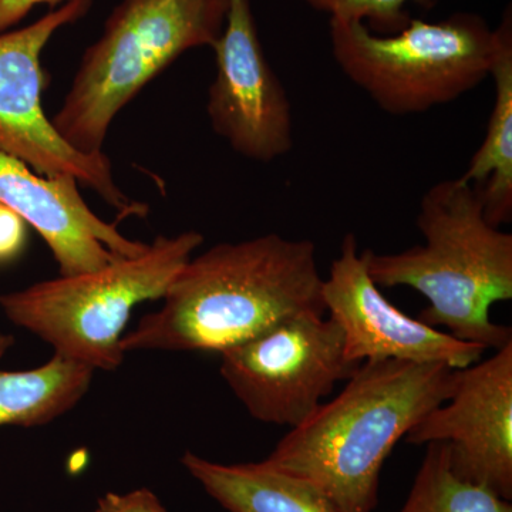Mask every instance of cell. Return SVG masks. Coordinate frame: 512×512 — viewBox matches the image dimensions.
<instances>
[{
	"instance_id": "cell-9",
	"label": "cell",
	"mask_w": 512,
	"mask_h": 512,
	"mask_svg": "<svg viewBox=\"0 0 512 512\" xmlns=\"http://www.w3.org/2000/svg\"><path fill=\"white\" fill-rule=\"evenodd\" d=\"M214 82L207 114L212 130L247 160L272 163L293 147L292 104L259 39L251 0H231L212 46Z\"/></svg>"
},
{
	"instance_id": "cell-11",
	"label": "cell",
	"mask_w": 512,
	"mask_h": 512,
	"mask_svg": "<svg viewBox=\"0 0 512 512\" xmlns=\"http://www.w3.org/2000/svg\"><path fill=\"white\" fill-rule=\"evenodd\" d=\"M322 298L329 318L342 330L346 359L355 365L403 360L464 369L480 362L487 350L410 318L387 301L353 234L343 238L340 254L323 281Z\"/></svg>"
},
{
	"instance_id": "cell-5",
	"label": "cell",
	"mask_w": 512,
	"mask_h": 512,
	"mask_svg": "<svg viewBox=\"0 0 512 512\" xmlns=\"http://www.w3.org/2000/svg\"><path fill=\"white\" fill-rule=\"evenodd\" d=\"M202 244L204 235L197 231L158 237L136 258L0 295V308L10 322L49 343L55 355L94 372L116 370L126 355L121 340L133 309L163 298Z\"/></svg>"
},
{
	"instance_id": "cell-3",
	"label": "cell",
	"mask_w": 512,
	"mask_h": 512,
	"mask_svg": "<svg viewBox=\"0 0 512 512\" xmlns=\"http://www.w3.org/2000/svg\"><path fill=\"white\" fill-rule=\"evenodd\" d=\"M416 225L424 244L394 254L365 249L379 288L407 286L429 301L419 319L454 338L498 350L512 330L490 318L491 306L512 299V235L488 222L483 202L463 178L424 192Z\"/></svg>"
},
{
	"instance_id": "cell-18",
	"label": "cell",
	"mask_w": 512,
	"mask_h": 512,
	"mask_svg": "<svg viewBox=\"0 0 512 512\" xmlns=\"http://www.w3.org/2000/svg\"><path fill=\"white\" fill-rule=\"evenodd\" d=\"M94 512H167L157 495L147 488L126 494L109 493L97 501Z\"/></svg>"
},
{
	"instance_id": "cell-13",
	"label": "cell",
	"mask_w": 512,
	"mask_h": 512,
	"mask_svg": "<svg viewBox=\"0 0 512 512\" xmlns=\"http://www.w3.org/2000/svg\"><path fill=\"white\" fill-rule=\"evenodd\" d=\"M494 103L480 148L471 157L464 181L483 202L484 215L500 228L512 218V10L508 6L494 29L490 76Z\"/></svg>"
},
{
	"instance_id": "cell-7",
	"label": "cell",
	"mask_w": 512,
	"mask_h": 512,
	"mask_svg": "<svg viewBox=\"0 0 512 512\" xmlns=\"http://www.w3.org/2000/svg\"><path fill=\"white\" fill-rule=\"evenodd\" d=\"M93 2L67 0L26 28L0 33V153L18 158L37 174L73 177L121 218L144 217L147 205L124 194L107 154H86L70 146L42 107L43 49L57 30L83 18Z\"/></svg>"
},
{
	"instance_id": "cell-8",
	"label": "cell",
	"mask_w": 512,
	"mask_h": 512,
	"mask_svg": "<svg viewBox=\"0 0 512 512\" xmlns=\"http://www.w3.org/2000/svg\"><path fill=\"white\" fill-rule=\"evenodd\" d=\"M220 355L221 376L248 413L289 429L308 420L360 366L346 359L339 326L319 313L285 320Z\"/></svg>"
},
{
	"instance_id": "cell-4",
	"label": "cell",
	"mask_w": 512,
	"mask_h": 512,
	"mask_svg": "<svg viewBox=\"0 0 512 512\" xmlns=\"http://www.w3.org/2000/svg\"><path fill=\"white\" fill-rule=\"evenodd\" d=\"M231 0H121L103 35L84 52L52 124L86 154L103 153L111 123L181 55L211 47Z\"/></svg>"
},
{
	"instance_id": "cell-17",
	"label": "cell",
	"mask_w": 512,
	"mask_h": 512,
	"mask_svg": "<svg viewBox=\"0 0 512 512\" xmlns=\"http://www.w3.org/2000/svg\"><path fill=\"white\" fill-rule=\"evenodd\" d=\"M330 20L360 22L377 35H393L410 22L409 5L430 6L433 0H305Z\"/></svg>"
},
{
	"instance_id": "cell-19",
	"label": "cell",
	"mask_w": 512,
	"mask_h": 512,
	"mask_svg": "<svg viewBox=\"0 0 512 512\" xmlns=\"http://www.w3.org/2000/svg\"><path fill=\"white\" fill-rule=\"evenodd\" d=\"M63 0H0V33L9 32L20 20L29 15L30 10L42 3L56 5Z\"/></svg>"
},
{
	"instance_id": "cell-16",
	"label": "cell",
	"mask_w": 512,
	"mask_h": 512,
	"mask_svg": "<svg viewBox=\"0 0 512 512\" xmlns=\"http://www.w3.org/2000/svg\"><path fill=\"white\" fill-rule=\"evenodd\" d=\"M400 512H512V505L493 491L457 477L446 444L430 443Z\"/></svg>"
},
{
	"instance_id": "cell-6",
	"label": "cell",
	"mask_w": 512,
	"mask_h": 512,
	"mask_svg": "<svg viewBox=\"0 0 512 512\" xmlns=\"http://www.w3.org/2000/svg\"><path fill=\"white\" fill-rule=\"evenodd\" d=\"M329 26L340 70L390 116L453 103L490 76L494 29L477 13L410 19L393 35H377L360 22L330 20Z\"/></svg>"
},
{
	"instance_id": "cell-14",
	"label": "cell",
	"mask_w": 512,
	"mask_h": 512,
	"mask_svg": "<svg viewBox=\"0 0 512 512\" xmlns=\"http://www.w3.org/2000/svg\"><path fill=\"white\" fill-rule=\"evenodd\" d=\"M181 463L228 512H340L318 488L265 461L221 464L187 451Z\"/></svg>"
},
{
	"instance_id": "cell-2",
	"label": "cell",
	"mask_w": 512,
	"mask_h": 512,
	"mask_svg": "<svg viewBox=\"0 0 512 512\" xmlns=\"http://www.w3.org/2000/svg\"><path fill=\"white\" fill-rule=\"evenodd\" d=\"M456 373L443 363H362L342 392L291 429L264 461L318 488L340 512H373L384 461L448 400Z\"/></svg>"
},
{
	"instance_id": "cell-15",
	"label": "cell",
	"mask_w": 512,
	"mask_h": 512,
	"mask_svg": "<svg viewBox=\"0 0 512 512\" xmlns=\"http://www.w3.org/2000/svg\"><path fill=\"white\" fill-rule=\"evenodd\" d=\"M15 339L0 332V360ZM92 367L53 355L30 370L0 369V427H36L72 410L92 384Z\"/></svg>"
},
{
	"instance_id": "cell-1",
	"label": "cell",
	"mask_w": 512,
	"mask_h": 512,
	"mask_svg": "<svg viewBox=\"0 0 512 512\" xmlns=\"http://www.w3.org/2000/svg\"><path fill=\"white\" fill-rule=\"evenodd\" d=\"M323 281L311 239L222 242L181 268L163 308L126 333L121 348L222 353L295 316L325 315Z\"/></svg>"
},
{
	"instance_id": "cell-10",
	"label": "cell",
	"mask_w": 512,
	"mask_h": 512,
	"mask_svg": "<svg viewBox=\"0 0 512 512\" xmlns=\"http://www.w3.org/2000/svg\"><path fill=\"white\" fill-rule=\"evenodd\" d=\"M406 443H444L461 480L512 500V343L457 369L448 400L404 437Z\"/></svg>"
},
{
	"instance_id": "cell-12",
	"label": "cell",
	"mask_w": 512,
	"mask_h": 512,
	"mask_svg": "<svg viewBox=\"0 0 512 512\" xmlns=\"http://www.w3.org/2000/svg\"><path fill=\"white\" fill-rule=\"evenodd\" d=\"M0 202L36 229L55 256L60 276L97 271L116 259L136 258L148 245L121 235L101 220L73 177L37 174L0 153Z\"/></svg>"
}]
</instances>
